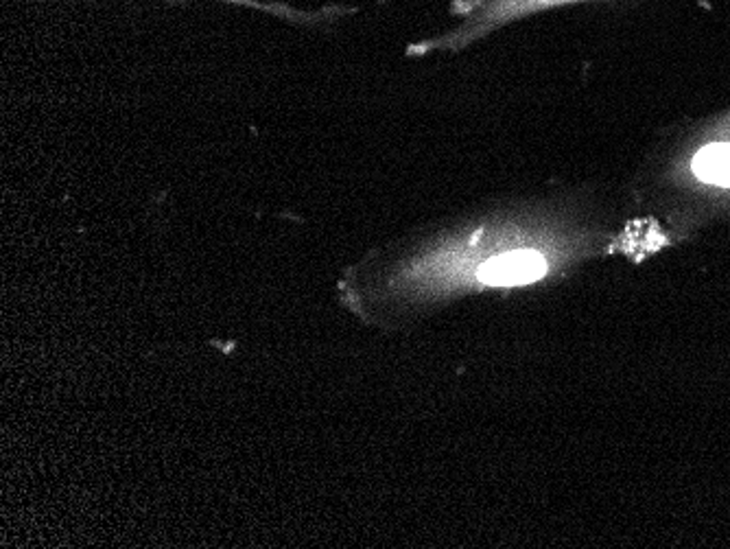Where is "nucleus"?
<instances>
[{
    "label": "nucleus",
    "mask_w": 730,
    "mask_h": 549,
    "mask_svg": "<svg viewBox=\"0 0 730 549\" xmlns=\"http://www.w3.org/2000/svg\"><path fill=\"white\" fill-rule=\"evenodd\" d=\"M582 3H597V0H464L457 5L462 25L438 39L424 42L418 47V51L424 53L431 49H464L492 31L516 23V20Z\"/></svg>",
    "instance_id": "1"
},
{
    "label": "nucleus",
    "mask_w": 730,
    "mask_h": 549,
    "mask_svg": "<svg viewBox=\"0 0 730 549\" xmlns=\"http://www.w3.org/2000/svg\"><path fill=\"white\" fill-rule=\"evenodd\" d=\"M547 259L538 249L514 247L483 259L475 267V280L485 287H512L527 285L547 273Z\"/></svg>",
    "instance_id": "2"
},
{
    "label": "nucleus",
    "mask_w": 730,
    "mask_h": 549,
    "mask_svg": "<svg viewBox=\"0 0 730 549\" xmlns=\"http://www.w3.org/2000/svg\"><path fill=\"white\" fill-rule=\"evenodd\" d=\"M691 171L698 178V182L730 191V142H706L693 156Z\"/></svg>",
    "instance_id": "3"
},
{
    "label": "nucleus",
    "mask_w": 730,
    "mask_h": 549,
    "mask_svg": "<svg viewBox=\"0 0 730 549\" xmlns=\"http://www.w3.org/2000/svg\"><path fill=\"white\" fill-rule=\"evenodd\" d=\"M219 3H230V5H245V7H254V9H263V11H269V13H278V16H285V18H309L307 13H297L285 5H263V3H256V0H219Z\"/></svg>",
    "instance_id": "4"
}]
</instances>
